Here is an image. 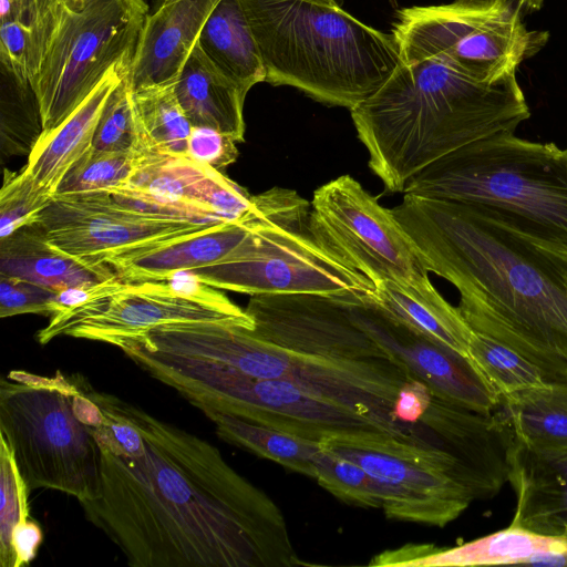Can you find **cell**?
<instances>
[{
    "instance_id": "cell-44",
    "label": "cell",
    "mask_w": 567,
    "mask_h": 567,
    "mask_svg": "<svg viewBox=\"0 0 567 567\" xmlns=\"http://www.w3.org/2000/svg\"><path fill=\"white\" fill-rule=\"evenodd\" d=\"M564 284H565V290H566V296H567V267L564 272Z\"/></svg>"
},
{
    "instance_id": "cell-43",
    "label": "cell",
    "mask_w": 567,
    "mask_h": 567,
    "mask_svg": "<svg viewBox=\"0 0 567 567\" xmlns=\"http://www.w3.org/2000/svg\"><path fill=\"white\" fill-rule=\"evenodd\" d=\"M43 534L35 522L28 519L13 530L12 543L16 554V567L28 565L37 555Z\"/></svg>"
},
{
    "instance_id": "cell-32",
    "label": "cell",
    "mask_w": 567,
    "mask_h": 567,
    "mask_svg": "<svg viewBox=\"0 0 567 567\" xmlns=\"http://www.w3.org/2000/svg\"><path fill=\"white\" fill-rule=\"evenodd\" d=\"M175 82L132 91L136 116L147 136L165 153L186 155L193 125L181 106Z\"/></svg>"
},
{
    "instance_id": "cell-20",
    "label": "cell",
    "mask_w": 567,
    "mask_h": 567,
    "mask_svg": "<svg viewBox=\"0 0 567 567\" xmlns=\"http://www.w3.org/2000/svg\"><path fill=\"white\" fill-rule=\"evenodd\" d=\"M218 0H161L143 24L127 82L132 91L175 82Z\"/></svg>"
},
{
    "instance_id": "cell-6",
    "label": "cell",
    "mask_w": 567,
    "mask_h": 567,
    "mask_svg": "<svg viewBox=\"0 0 567 567\" xmlns=\"http://www.w3.org/2000/svg\"><path fill=\"white\" fill-rule=\"evenodd\" d=\"M104 413L82 381L61 372L12 370L0 381V434L29 489L63 492L79 502L100 488Z\"/></svg>"
},
{
    "instance_id": "cell-9",
    "label": "cell",
    "mask_w": 567,
    "mask_h": 567,
    "mask_svg": "<svg viewBox=\"0 0 567 567\" xmlns=\"http://www.w3.org/2000/svg\"><path fill=\"white\" fill-rule=\"evenodd\" d=\"M544 0H455L398 12L392 35L402 62L435 58L481 82H495L537 53L548 32L526 18Z\"/></svg>"
},
{
    "instance_id": "cell-2",
    "label": "cell",
    "mask_w": 567,
    "mask_h": 567,
    "mask_svg": "<svg viewBox=\"0 0 567 567\" xmlns=\"http://www.w3.org/2000/svg\"><path fill=\"white\" fill-rule=\"evenodd\" d=\"M473 332L567 382V260L474 205L404 194L392 209Z\"/></svg>"
},
{
    "instance_id": "cell-8",
    "label": "cell",
    "mask_w": 567,
    "mask_h": 567,
    "mask_svg": "<svg viewBox=\"0 0 567 567\" xmlns=\"http://www.w3.org/2000/svg\"><path fill=\"white\" fill-rule=\"evenodd\" d=\"M120 349L144 371L175 389L203 412L234 415L318 443L339 436L398 435L372 419L322 401L290 382L173 359L132 343Z\"/></svg>"
},
{
    "instance_id": "cell-11",
    "label": "cell",
    "mask_w": 567,
    "mask_h": 567,
    "mask_svg": "<svg viewBox=\"0 0 567 567\" xmlns=\"http://www.w3.org/2000/svg\"><path fill=\"white\" fill-rule=\"evenodd\" d=\"M181 322L254 328L245 310L192 275L183 284L127 282L114 277L86 289L60 292V310L37 333V339L47 344L56 337L68 336L120 348L156 327Z\"/></svg>"
},
{
    "instance_id": "cell-13",
    "label": "cell",
    "mask_w": 567,
    "mask_h": 567,
    "mask_svg": "<svg viewBox=\"0 0 567 567\" xmlns=\"http://www.w3.org/2000/svg\"><path fill=\"white\" fill-rule=\"evenodd\" d=\"M225 369L295 384L309 394L372 419L401 436L413 431L396 421L398 398L411 380L390 359H327L296 353L255 337L250 329L227 330L216 349Z\"/></svg>"
},
{
    "instance_id": "cell-24",
    "label": "cell",
    "mask_w": 567,
    "mask_h": 567,
    "mask_svg": "<svg viewBox=\"0 0 567 567\" xmlns=\"http://www.w3.org/2000/svg\"><path fill=\"white\" fill-rule=\"evenodd\" d=\"M128 72L130 66H114L63 123L41 134L34 144L24 169L51 193L55 194L69 168L92 146L105 101Z\"/></svg>"
},
{
    "instance_id": "cell-33",
    "label": "cell",
    "mask_w": 567,
    "mask_h": 567,
    "mask_svg": "<svg viewBox=\"0 0 567 567\" xmlns=\"http://www.w3.org/2000/svg\"><path fill=\"white\" fill-rule=\"evenodd\" d=\"M1 151L8 155L30 154L42 134L37 95L29 83L0 65Z\"/></svg>"
},
{
    "instance_id": "cell-7",
    "label": "cell",
    "mask_w": 567,
    "mask_h": 567,
    "mask_svg": "<svg viewBox=\"0 0 567 567\" xmlns=\"http://www.w3.org/2000/svg\"><path fill=\"white\" fill-rule=\"evenodd\" d=\"M252 197L259 208L252 233L226 259L190 272L197 281L250 296L374 290L365 276L313 238L310 203L297 192L275 187Z\"/></svg>"
},
{
    "instance_id": "cell-18",
    "label": "cell",
    "mask_w": 567,
    "mask_h": 567,
    "mask_svg": "<svg viewBox=\"0 0 567 567\" xmlns=\"http://www.w3.org/2000/svg\"><path fill=\"white\" fill-rule=\"evenodd\" d=\"M501 433L507 482L516 496L511 525L563 535L567 529V444L533 443Z\"/></svg>"
},
{
    "instance_id": "cell-10",
    "label": "cell",
    "mask_w": 567,
    "mask_h": 567,
    "mask_svg": "<svg viewBox=\"0 0 567 567\" xmlns=\"http://www.w3.org/2000/svg\"><path fill=\"white\" fill-rule=\"evenodd\" d=\"M147 16L145 0H60L31 82L42 134L63 123L114 66L131 68Z\"/></svg>"
},
{
    "instance_id": "cell-14",
    "label": "cell",
    "mask_w": 567,
    "mask_h": 567,
    "mask_svg": "<svg viewBox=\"0 0 567 567\" xmlns=\"http://www.w3.org/2000/svg\"><path fill=\"white\" fill-rule=\"evenodd\" d=\"M309 231L321 246L373 285L432 284L421 254L392 209L380 205L350 175L339 176L315 190Z\"/></svg>"
},
{
    "instance_id": "cell-17",
    "label": "cell",
    "mask_w": 567,
    "mask_h": 567,
    "mask_svg": "<svg viewBox=\"0 0 567 567\" xmlns=\"http://www.w3.org/2000/svg\"><path fill=\"white\" fill-rule=\"evenodd\" d=\"M245 311L254 322L255 337L291 352L327 359H390L351 319L342 295H254Z\"/></svg>"
},
{
    "instance_id": "cell-1",
    "label": "cell",
    "mask_w": 567,
    "mask_h": 567,
    "mask_svg": "<svg viewBox=\"0 0 567 567\" xmlns=\"http://www.w3.org/2000/svg\"><path fill=\"white\" fill-rule=\"evenodd\" d=\"M100 488L80 501L133 567L303 565L276 503L204 439L111 395Z\"/></svg>"
},
{
    "instance_id": "cell-23",
    "label": "cell",
    "mask_w": 567,
    "mask_h": 567,
    "mask_svg": "<svg viewBox=\"0 0 567 567\" xmlns=\"http://www.w3.org/2000/svg\"><path fill=\"white\" fill-rule=\"evenodd\" d=\"M419 423L495 489L507 481L505 442L492 413H476L432 396Z\"/></svg>"
},
{
    "instance_id": "cell-4",
    "label": "cell",
    "mask_w": 567,
    "mask_h": 567,
    "mask_svg": "<svg viewBox=\"0 0 567 567\" xmlns=\"http://www.w3.org/2000/svg\"><path fill=\"white\" fill-rule=\"evenodd\" d=\"M266 69V82L293 86L350 111L402 63L392 34L339 4L313 0H240Z\"/></svg>"
},
{
    "instance_id": "cell-29",
    "label": "cell",
    "mask_w": 567,
    "mask_h": 567,
    "mask_svg": "<svg viewBox=\"0 0 567 567\" xmlns=\"http://www.w3.org/2000/svg\"><path fill=\"white\" fill-rule=\"evenodd\" d=\"M492 416L519 440L567 444V382L499 398Z\"/></svg>"
},
{
    "instance_id": "cell-22",
    "label": "cell",
    "mask_w": 567,
    "mask_h": 567,
    "mask_svg": "<svg viewBox=\"0 0 567 567\" xmlns=\"http://www.w3.org/2000/svg\"><path fill=\"white\" fill-rule=\"evenodd\" d=\"M0 275L58 292L86 289L116 277L105 261L74 257L56 248L39 221L0 239Z\"/></svg>"
},
{
    "instance_id": "cell-37",
    "label": "cell",
    "mask_w": 567,
    "mask_h": 567,
    "mask_svg": "<svg viewBox=\"0 0 567 567\" xmlns=\"http://www.w3.org/2000/svg\"><path fill=\"white\" fill-rule=\"evenodd\" d=\"M53 197L24 168L20 173L6 171L0 192V239L37 221Z\"/></svg>"
},
{
    "instance_id": "cell-21",
    "label": "cell",
    "mask_w": 567,
    "mask_h": 567,
    "mask_svg": "<svg viewBox=\"0 0 567 567\" xmlns=\"http://www.w3.org/2000/svg\"><path fill=\"white\" fill-rule=\"evenodd\" d=\"M250 213L238 221L161 245L128 250L104 259L120 280L127 282L169 281L178 274L215 265L229 257L252 233L259 208L252 200Z\"/></svg>"
},
{
    "instance_id": "cell-16",
    "label": "cell",
    "mask_w": 567,
    "mask_h": 567,
    "mask_svg": "<svg viewBox=\"0 0 567 567\" xmlns=\"http://www.w3.org/2000/svg\"><path fill=\"white\" fill-rule=\"evenodd\" d=\"M372 292L342 295L349 315L406 375L440 400L491 414L499 396L470 360L388 315Z\"/></svg>"
},
{
    "instance_id": "cell-35",
    "label": "cell",
    "mask_w": 567,
    "mask_h": 567,
    "mask_svg": "<svg viewBox=\"0 0 567 567\" xmlns=\"http://www.w3.org/2000/svg\"><path fill=\"white\" fill-rule=\"evenodd\" d=\"M313 478L338 499L364 508L382 507L378 485L355 462L320 445L313 458Z\"/></svg>"
},
{
    "instance_id": "cell-26",
    "label": "cell",
    "mask_w": 567,
    "mask_h": 567,
    "mask_svg": "<svg viewBox=\"0 0 567 567\" xmlns=\"http://www.w3.org/2000/svg\"><path fill=\"white\" fill-rule=\"evenodd\" d=\"M372 297L391 317L467 358L473 331L458 308L447 302L432 284L415 287L381 281L374 285Z\"/></svg>"
},
{
    "instance_id": "cell-39",
    "label": "cell",
    "mask_w": 567,
    "mask_h": 567,
    "mask_svg": "<svg viewBox=\"0 0 567 567\" xmlns=\"http://www.w3.org/2000/svg\"><path fill=\"white\" fill-rule=\"evenodd\" d=\"M60 0H1L0 17H11L31 32L30 84L56 21Z\"/></svg>"
},
{
    "instance_id": "cell-36",
    "label": "cell",
    "mask_w": 567,
    "mask_h": 567,
    "mask_svg": "<svg viewBox=\"0 0 567 567\" xmlns=\"http://www.w3.org/2000/svg\"><path fill=\"white\" fill-rule=\"evenodd\" d=\"M28 491L12 450L0 434V565L16 567L13 530L29 519Z\"/></svg>"
},
{
    "instance_id": "cell-40",
    "label": "cell",
    "mask_w": 567,
    "mask_h": 567,
    "mask_svg": "<svg viewBox=\"0 0 567 567\" xmlns=\"http://www.w3.org/2000/svg\"><path fill=\"white\" fill-rule=\"evenodd\" d=\"M60 309V292L29 280L0 275V317L23 313L52 316Z\"/></svg>"
},
{
    "instance_id": "cell-41",
    "label": "cell",
    "mask_w": 567,
    "mask_h": 567,
    "mask_svg": "<svg viewBox=\"0 0 567 567\" xmlns=\"http://www.w3.org/2000/svg\"><path fill=\"white\" fill-rule=\"evenodd\" d=\"M0 21V65L30 84L31 32L14 18Z\"/></svg>"
},
{
    "instance_id": "cell-30",
    "label": "cell",
    "mask_w": 567,
    "mask_h": 567,
    "mask_svg": "<svg viewBox=\"0 0 567 567\" xmlns=\"http://www.w3.org/2000/svg\"><path fill=\"white\" fill-rule=\"evenodd\" d=\"M203 413L215 423L223 441L313 478V458L320 443L234 415L215 411Z\"/></svg>"
},
{
    "instance_id": "cell-27",
    "label": "cell",
    "mask_w": 567,
    "mask_h": 567,
    "mask_svg": "<svg viewBox=\"0 0 567 567\" xmlns=\"http://www.w3.org/2000/svg\"><path fill=\"white\" fill-rule=\"evenodd\" d=\"M197 43L214 66L245 94L266 81V69L240 0H218Z\"/></svg>"
},
{
    "instance_id": "cell-15",
    "label": "cell",
    "mask_w": 567,
    "mask_h": 567,
    "mask_svg": "<svg viewBox=\"0 0 567 567\" xmlns=\"http://www.w3.org/2000/svg\"><path fill=\"white\" fill-rule=\"evenodd\" d=\"M37 221L56 248L74 257L97 261L128 250L184 238L226 223L148 215L120 204L107 190L54 195Z\"/></svg>"
},
{
    "instance_id": "cell-19",
    "label": "cell",
    "mask_w": 567,
    "mask_h": 567,
    "mask_svg": "<svg viewBox=\"0 0 567 567\" xmlns=\"http://www.w3.org/2000/svg\"><path fill=\"white\" fill-rule=\"evenodd\" d=\"M138 167L127 183L155 196L187 204L229 221L243 220L252 196L218 169L150 144L135 152Z\"/></svg>"
},
{
    "instance_id": "cell-3",
    "label": "cell",
    "mask_w": 567,
    "mask_h": 567,
    "mask_svg": "<svg viewBox=\"0 0 567 567\" xmlns=\"http://www.w3.org/2000/svg\"><path fill=\"white\" fill-rule=\"evenodd\" d=\"M529 115L516 72L481 82L435 58L402 62L351 110L369 166L391 193L462 146L515 133Z\"/></svg>"
},
{
    "instance_id": "cell-31",
    "label": "cell",
    "mask_w": 567,
    "mask_h": 567,
    "mask_svg": "<svg viewBox=\"0 0 567 567\" xmlns=\"http://www.w3.org/2000/svg\"><path fill=\"white\" fill-rule=\"evenodd\" d=\"M467 359L499 398L560 383L518 352L476 332Z\"/></svg>"
},
{
    "instance_id": "cell-25",
    "label": "cell",
    "mask_w": 567,
    "mask_h": 567,
    "mask_svg": "<svg viewBox=\"0 0 567 567\" xmlns=\"http://www.w3.org/2000/svg\"><path fill=\"white\" fill-rule=\"evenodd\" d=\"M175 93L193 127L209 128L244 142L245 94L207 59L198 43L177 76Z\"/></svg>"
},
{
    "instance_id": "cell-34",
    "label": "cell",
    "mask_w": 567,
    "mask_h": 567,
    "mask_svg": "<svg viewBox=\"0 0 567 567\" xmlns=\"http://www.w3.org/2000/svg\"><path fill=\"white\" fill-rule=\"evenodd\" d=\"M134 152H103L92 146L69 168L54 195L105 192L126 185L138 167Z\"/></svg>"
},
{
    "instance_id": "cell-12",
    "label": "cell",
    "mask_w": 567,
    "mask_h": 567,
    "mask_svg": "<svg viewBox=\"0 0 567 567\" xmlns=\"http://www.w3.org/2000/svg\"><path fill=\"white\" fill-rule=\"evenodd\" d=\"M320 445L355 462L373 478L389 519L444 527L472 502L497 493L453 453L415 436H339Z\"/></svg>"
},
{
    "instance_id": "cell-28",
    "label": "cell",
    "mask_w": 567,
    "mask_h": 567,
    "mask_svg": "<svg viewBox=\"0 0 567 567\" xmlns=\"http://www.w3.org/2000/svg\"><path fill=\"white\" fill-rule=\"evenodd\" d=\"M567 551L565 535H545L509 525L507 528L452 548L427 544L416 566H483L526 564L539 554Z\"/></svg>"
},
{
    "instance_id": "cell-5",
    "label": "cell",
    "mask_w": 567,
    "mask_h": 567,
    "mask_svg": "<svg viewBox=\"0 0 567 567\" xmlns=\"http://www.w3.org/2000/svg\"><path fill=\"white\" fill-rule=\"evenodd\" d=\"M403 194L480 207L567 259V148L505 133L439 158Z\"/></svg>"
},
{
    "instance_id": "cell-38",
    "label": "cell",
    "mask_w": 567,
    "mask_h": 567,
    "mask_svg": "<svg viewBox=\"0 0 567 567\" xmlns=\"http://www.w3.org/2000/svg\"><path fill=\"white\" fill-rule=\"evenodd\" d=\"M138 135V122L132 90L125 75L113 89L100 115L92 147L103 152H132Z\"/></svg>"
},
{
    "instance_id": "cell-42",
    "label": "cell",
    "mask_w": 567,
    "mask_h": 567,
    "mask_svg": "<svg viewBox=\"0 0 567 567\" xmlns=\"http://www.w3.org/2000/svg\"><path fill=\"white\" fill-rule=\"evenodd\" d=\"M236 142L217 131L193 127L187 156L216 169L224 168L238 157Z\"/></svg>"
}]
</instances>
